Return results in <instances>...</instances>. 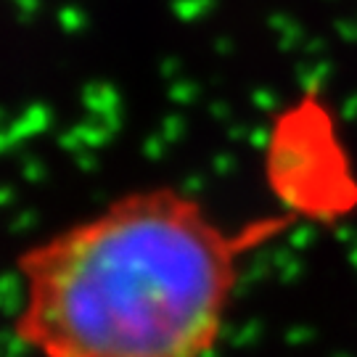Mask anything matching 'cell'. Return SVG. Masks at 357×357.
<instances>
[{
  "label": "cell",
  "instance_id": "cell-1",
  "mask_svg": "<svg viewBox=\"0 0 357 357\" xmlns=\"http://www.w3.org/2000/svg\"><path fill=\"white\" fill-rule=\"evenodd\" d=\"M299 228L230 225L180 185H141L13 259L16 342L38 357H212L249 259Z\"/></svg>",
  "mask_w": 357,
  "mask_h": 357
},
{
  "label": "cell",
  "instance_id": "cell-2",
  "mask_svg": "<svg viewBox=\"0 0 357 357\" xmlns=\"http://www.w3.org/2000/svg\"><path fill=\"white\" fill-rule=\"evenodd\" d=\"M262 169L281 215L333 228L357 215V162L342 119L320 90H305L273 116Z\"/></svg>",
  "mask_w": 357,
  "mask_h": 357
}]
</instances>
